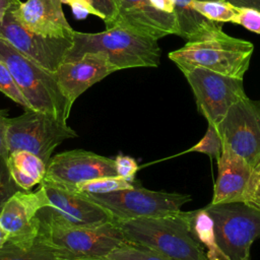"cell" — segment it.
Here are the masks:
<instances>
[{"instance_id": "1", "label": "cell", "mask_w": 260, "mask_h": 260, "mask_svg": "<svg viewBox=\"0 0 260 260\" xmlns=\"http://www.w3.org/2000/svg\"><path fill=\"white\" fill-rule=\"evenodd\" d=\"M253 52L251 42L226 35L218 24L169 53V58L183 73L200 67L244 79Z\"/></svg>"}, {"instance_id": "2", "label": "cell", "mask_w": 260, "mask_h": 260, "mask_svg": "<svg viewBox=\"0 0 260 260\" xmlns=\"http://www.w3.org/2000/svg\"><path fill=\"white\" fill-rule=\"evenodd\" d=\"M95 52L105 54L118 70L157 67L160 58L157 40L122 26H113L102 32L74 31L72 47L64 62L75 61L86 53Z\"/></svg>"}, {"instance_id": "3", "label": "cell", "mask_w": 260, "mask_h": 260, "mask_svg": "<svg viewBox=\"0 0 260 260\" xmlns=\"http://www.w3.org/2000/svg\"><path fill=\"white\" fill-rule=\"evenodd\" d=\"M0 60L9 68L30 110L51 115L67 123L72 104L63 93L53 72L1 37Z\"/></svg>"}, {"instance_id": "4", "label": "cell", "mask_w": 260, "mask_h": 260, "mask_svg": "<svg viewBox=\"0 0 260 260\" xmlns=\"http://www.w3.org/2000/svg\"><path fill=\"white\" fill-rule=\"evenodd\" d=\"M114 222L127 242L149 248L175 260H208L205 251L193 237L182 210L174 215Z\"/></svg>"}, {"instance_id": "5", "label": "cell", "mask_w": 260, "mask_h": 260, "mask_svg": "<svg viewBox=\"0 0 260 260\" xmlns=\"http://www.w3.org/2000/svg\"><path fill=\"white\" fill-rule=\"evenodd\" d=\"M40 219L39 238L64 258L107 257L127 242L114 221L75 225Z\"/></svg>"}, {"instance_id": "6", "label": "cell", "mask_w": 260, "mask_h": 260, "mask_svg": "<svg viewBox=\"0 0 260 260\" xmlns=\"http://www.w3.org/2000/svg\"><path fill=\"white\" fill-rule=\"evenodd\" d=\"M84 195L103 207L113 221L174 215L191 200L190 195L149 190L138 182H135L134 186L129 189L106 194Z\"/></svg>"}, {"instance_id": "7", "label": "cell", "mask_w": 260, "mask_h": 260, "mask_svg": "<svg viewBox=\"0 0 260 260\" xmlns=\"http://www.w3.org/2000/svg\"><path fill=\"white\" fill-rule=\"evenodd\" d=\"M76 136V132L66 122L42 112L25 110L20 116L9 118L6 141L9 153L26 150L48 165L55 148L66 139Z\"/></svg>"}, {"instance_id": "8", "label": "cell", "mask_w": 260, "mask_h": 260, "mask_svg": "<svg viewBox=\"0 0 260 260\" xmlns=\"http://www.w3.org/2000/svg\"><path fill=\"white\" fill-rule=\"evenodd\" d=\"M214 221L217 243L229 260H250V249L260 237V211L243 202L204 207Z\"/></svg>"}, {"instance_id": "9", "label": "cell", "mask_w": 260, "mask_h": 260, "mask_svg": "<svg viewBox=\"0 0 260 260\" xmlns=\"http://www.w3.org/2000/svg\"><path fill=\"white\" fill-rule=\"evenodd\" d=\"M184 75L192 88L197 109L207 123L218 124L233 105L248 98L244 79L200 67L188 70Z\"/></svg>"}, {"instance_id": "10", "label": "cell", "mask_w": 260, "mask_h": 260, "mask_svg": "<svg viewBox=\"0 0 260 260\" xmlns=\"http://www.w3.org/2000/svg\"><path fill=\"white\" fill-rule=\"evenodd\" d=\"M222 143L253 168L260 160V106L246 98L233 105L216 124Z\"/></svg>"}, {"instance_id": "11", "label": "cell", "mask_w": 260, "mask_h": 260, "mask_svg": "<svg viewBox=\"0 0 260 260\" xmlns=\"http://www.w3.org/2000/svg\"><path fill=\"white\" fill-rule=\"evenodd\" d=\"M0 37L53 73L72 47V38H49L30 31L17 21L12 8L0 22Z\"/></svg>"}, {"instance_id": "12", "label": "cell", "mask_w": 260, "mask_h": 260, "mask_svg": "<svg viewBox=\"0 0 260 260\" xmlns=\"http://www.w3.org/2000/svg\"><path fill=\"white\" fill-rule=\"evenodd\" d=\"M40 186L50 200V206L40 212V218L75 225L113 221L103 207L82 193L46 179Z\"/></svg>"}, {"instance_id": "13", "label": "cell", "mask_w": 260, "mask_h": 260, "mask_svg": "<svg viewBox=\"0 0 260 260\" xmlns=\"http://www.w3.org/2000/svg\"><path fill=\"white\" fill-rule=\"evenodd\" d=\"M50 206L45 189L20 190L13 194L0 211V225L11 242H31L38 239L41 219L40 212Z\"/></svg>"}, {"instance_id": "14", "label": "cell", "mask_w": 260, "mask_h": 260, "mask_svg": "<svg viewBox=\"0 0 260 260\" xmlns=\"http://www.w3.org/2000/svg\"><path fill=\"white\" fill-rule=\"evenodd\" d=\"M107 176H117L114 158L75 149L51 157L44 179L66 187Z\"/></svg>"}, {"instance_id": "15", "label": "cell", "mask_w": 260, "mask_h": 260, "mask_svg": "<svg viewBox=\"0 0 260 260\" xmlns=\"http://www.w3.org/2000/svg\"><path fill=\"white\" fill-rule=\"evenodd\" d=\"M116 17L106 26H122L139 35L159 40L169 35L178 36L174 13L156 9L149 0H115Z\"/></svg>"}, {"instance_id": "16", "label": "cell", "mask_w": 260, "mask_h": 260, "mask_svg": "<svg viewBox=\"0 0 260 260\" xmlns=\"http://www.w3.org/2000/svg\"><path fill=\"white\" fill-rule=\"evenodd\" d=\"M118 69L101 52L86 53L81 58L63 62L54 75L68 101L73 103L91 85Z\"/></svg>"}, {"instance_id": "17", "label": "cell", "mask_w": 260, "mask_h": 260, "mask_svg": "<svg viewBox=\"0 0 260 260\" xmlns=\"http://www.w3.org/2000/svg\"><path fill=\"white\" fill-rule=\"evenodd\" d=\"M62 0H26L12 8L24 27L49 38H72L75 30L67 21Z\"/></svg>"}, {"instance_id": "18", "label": "cell", "mask_w": 260, "mask_h": 260, "mask_svg": "<svg viewBox=\"0 0 260 260\" xmlns=\"http://www.w3.org/2000/svg\"><path fill=\"white\" fill-rule=\"evenodd\" d=\"M218 176L214 184L212 204L242 202L243 194L252 171L250 164L222 143V151L216 159Z\"/></svg>"}, {"instance_id": "19", "label": "cell", "mask_w": 260, "mask_h": 260, "mask_svg": "<svg viewBox=\"0 0 260 260\" xmlns=\"http://www.w3.org/2000/svg\"><path fill=\"white\" fill-rule=\"evenodd\" d=\"M7 165L15 184L24 191H30L41 184L47 173V164L35 153L15 150L9 153Z\"/></svg>"}, {"instance_id": "20", "label": "cell", "mask_w": 260, "mask_h": 260, "mask_svg": "<svg viewBox=\"0 0 260 260\" xmlns=\"http://www.w3.org/2000/svg\"><path fill=\"white\" fill-rule=\"evenodd\" d=\"M191 233L206 253L208 260H229L220 249L214 228V221L203 207L193 211H183Z\"/></svg>"}, {"instance_id": "21", "label": "cell", "mask_w": 260, "mask_h": 260, "mask_svg": "<svg viewBox=\"0 0 260 260\" xmlns=\"http://www.w3.org/2000/svg\"><path fill=\"white\" fill-rule=\"evenodd\" d=\"M191 1L192 0H174V14L178 26V36L187 41L197 38L220 24L201 15L192 7Z\"/></svg>"}, {"instance_id": "22", "label": "cell", "mask_w": 260, "mask_h": 260, "mask_svg": "<svg viewBox=\"0 0 260 260\" xmlns=\"http://www.w3.org/2000/svg\"><path fill=\"white\" fill-rule=\"evenodd\" d=\"M55 249L45 244L39 237L31 242L7 241L0 249V260H63Z\"/></svg>"}, {"instance_id": "23", "label": "cell", "mask_w": 260, "mask_h": 260, "mask_svg": "<svg viewBox=\"0 0 260 260\" xmlns=\"http://www.w3.org/2000/svg\"><path fill=\"white\" fill-rule=\"evenodd\" d=\"M62 2L71 7L73 14L78 19L92 14L102 18L108 26L116 17L115 0H62Z\"/></svg>"}, {"instance_id": "24", "label": "cell", "mask_w": 260, "mask_h": 260, "mask_svg": "<svg viewBox=\"0 0 260 260\" xmlns=\"http://www.w3.org/2000/svg\"><path fill=\"white\" fill-rule=\"evenodd\" d=\"M191 5L201 15L217 23H235L238 14V6L226 0H192Z\"/></svg>"}, {"instance_id": "25", "label": "cell", "mask_w": 260, "mask_h": 260, "mask_svg": "<svg viewBox=\"0 0 260 260\" xmlns=\"http://www.w3.org/2000/svg\"><path fill=\"white\" fill-rule=\"evenodd\" d=\"M135 182H129L119 176H107L96 178L68 188H71L76 192L82 194H106L132 188Z\"/></svg>"}, {"instance_id": "26", "label": "cell", "mask_w": 260, "mask_h": 260, "mask_svg": "<svg viewBox=\"0 0 260 260\" xmlns=\"http://www.w3.org/2000/svg\"><path fill=\"white\" fill-rule=\"evenodd\" d=\"M106 258L108 260H175L154 250L130 242L117 247Z\"/></svg>"}, {"instance_id": "27", "label": "cell", "mask_w": 260, "mask_h": 260, "mask_svg": "<svg viewBox=\"0 0 260 260\" xmlns=\"http://www.w3.org/2000/svg\"><path fill=\"white\" fill-rule=\"evenodd\" d=\"M222 151V140L217 130V127L213 123H208L207 130L204 136L187 152H200L208 155L210 158L217 159Z\"/></svg>"}, {"instance_id": "28", "label": "cell", "mask_w": 260, "mask_h": 260, "mask_svg": "<svg viewBox=\"0 0 260 260\" xmlns=\"http://www.w3.org/2000/svg\"><path fill=\"white\" fill-rule=\"evenodd\" d=\"M0 91L8 96L10 100L20 105L24 110H30V107L20 89L18 88L9 68L0 60Z\"/></svg>"}, {"instance_id": "29", "label": "cell", "mask_w": 260, "mask_h": 260, "mask_svg": "<svg viewBox=\"0 0 260 260\" xmlns=\"http://www.w3.org/2000/svg\"><path fill=\"white\" fill-rule=\"evenodd\" d=\"M242 202L260 211V160L252 168Z\"/></svg>"}, {"instance_id": "30", "label": "cell", "mask_w": 260, "mask_h": 260, "mask_svg": "<svg viewBox=\"0 0 260 260\" xmlns=\"http://www.w3.org/2000/svg\"><path fill=\"white\" fill-rule=\"evenodd\" d=\"M20 190L21 189L15 184L10 175L7 157L0 155V211L7 200Z\"/></svg>"}, {"instance_id": "31", "label": "cell", "mask_w": 260, "mask_h": 260, "mask_svg": "<svg viewBox=\"0 0 260 260\" xmlns=\"http://www.w3.org/2000/svg\"><path fill=\"white\" fill-rule=\"evenodd\" d=\"M235 24H239L248 30L260 35V11L250 7H239Z\"/></svg>"}, {"instance_id": "32", "label": "cell", "mask_w": 260, "mask_h": 260, "mask_svg": "<svg viewBox=\"0 0 260 260\" xmlns=\"http://www.w3.org/2000/svg\"><path fill=\"white\" fill-rule=\"evenodd\" d=\"M114 161L117 176L129 182H135V175L138 170V165L133 157L119 154L114 158Z\"/></svg>"}, {"instance_id": "33", "label": "cell", "mask_w": 260, "mask_h": 260, "mask_svg": "<svg viewBox=\"0 0 260 260\" xmlns=\"http://www.w3.org/2000/svg\"><path fill=\"white\" fill-rule=\"evenodd\" d=\"M9 117L6 110L0 109V155L8 157L9 152L7 148V126H8Z\"/></svg>"}, {"instance_id": "34", "label": "cell", "mask_w": 260, "mask_h": 260, "mask_svg": "<svg viewBox=\"0 0 260 260\" xmlns=\"http://www.w3.org/2000/svg\"><path fill=\"white\" fill-rule=\"evenodd\" d=\"M150 3L158 10L166 13H174V0H149Z\"/></svg>"}, {"instance_id": "35", "label": "cell", "mask_w": 260, "mask_h": 260, "mask_svg": "<svg viewBox=\"0 0 260 260\" xmlns=\"http://www.w3.org/2000/svg\"><path fill=\"white\" fill-rule=\"evenodd\" d=\"M20 3V0H0V22L3 20L6 12L17 6Z\"/></svg>"}, {"instance_id": "36", "label": "cell", "mask_w": 260, "mask_h": 260, "mask_svg": "<svg viewBox=\"0 0 260 260\" xmlns=\"http://www.w3.org/2000/svg\"><path fill=\"white\" fill-rule=\"evenodd\" d=\"M239 7H250L260 11V0H226Z\"/></svg>"}, {"instance_id": "37", "label": "cell", "mask_w": 260, "mask_h": 260, "mask_svg": "<svg viewBox=\"0 0 260 260\" xmlns=\"http://www.w3.org/2000/svg\"><path fill=\"white\" fill-rule=\"evenodd\" d=\"M8 241V235L7 233L2 229V226L0 225V249L4 246V244Z\"/></svg>"}, {"instance_id": "38", "label": "cell", "mask_w": 260, "mask_h": 260, "mask_svg": "<svg viewBox=\"0 0 260 260\" xmlns=\"http://www.w3.org/2000/svg\"><path fill=\"white\" fill-rule=\"evenodd\" d=\"M63 260H108L106 257H96V258H64Z\"/></svg>"}]
</instances>
